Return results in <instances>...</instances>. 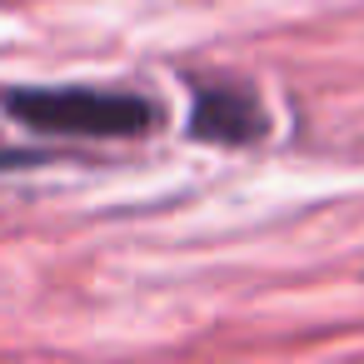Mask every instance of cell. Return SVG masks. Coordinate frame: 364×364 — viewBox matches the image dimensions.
Listing matches in <instances>:
<instances>
[{
  "label": "cell",
  "mask_w": 364,
  "mask_h": 364,
  "mask_svg": "<svg viewBox=\"0 0 364 364\" xmlns=\"http://www.w3.org/2000/svg\"><path fill=\"white\" fill-rule=\"evenodd\" d=\"M21 125L46 135H85V140H130L150 135L160 120L155 100L130 90H90V85H31V90H0Z\"/></svg>",
  "instance_id": "6da1fadb"
},
{
  "label": "cell",
  "mask_w": 364,
  "mask_h": 364,
  "mask_svg": "<svg viewBox=\"0 0 364 364\" xmlns=\"http://www.w3.org/2000/svg\"><path fill=\"white\" fill-rule=\"evenodd\" d=\"M269 130L264 105L240 90V85H195V110H190V135L210 145H250Z\"/></svg>",
  "instance_id": "7a4b0ae2"
},
{
  "label": "cell",
  "mask_w": 364,
  "mask_h": 364,
  "mask_svg": "<svg viewBox=\"0 0 364 364\" xmlns=\"http://www.w3.org/2000/svg\"><path fill=\"white\" fill-rule=\"evenodd\" d=\"M36 155H21V150H6V145H0V165H31Z\"/></svg>",
  "instance_id": "3957f363"
}]
</instances>
